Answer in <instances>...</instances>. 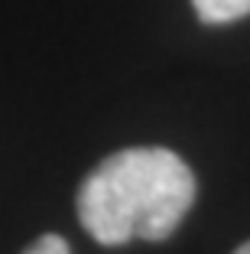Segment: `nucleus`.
Returning a JSON list of instances; mask_svg holds the SVG:
<instances>
[{"label": "nucleus", "instance_id": "obj_1", "mask_svg": "<svg viewBox=\"0 0 250 254\" xmlns=\"http://www.w3.org/2000/svg\"><path fill=\"white\" fill-rule=\"evenodd\" d=\"M195 202V176L166 147L110 153L78 189V222L98 245L166 241Z\"/></svg>", "mask_w": 250, "mask_h": 254}, {"label": "nucleus", "instance_id": "obj_2", "mask_svg": "<svg viewBox=\"0 0 250 254\" xmlns=\"http://www.w3.org/2000/svg\"><path fill=\"white\" fill-rule=\"evenodd\" d=\"M195 13L205 23L218 26V23H234L250 13V0H192Z\"/></svg>", "mask_w": 250, "mask_h": 254}, {"label": "nucleus", "instance_id": "obj_3", "mask_svg": "<svg viewBox=\"0 0 250 254\" xmlns=\"http://www.w3.org/2000/svg\"><path fill=\"white\" fill-rule=\"evenodd\" d=\"M23 254H72V248H68V241L62 235H43V238H36Z\"/></svg>", "mask_w": 250, "mask_h": 254}, {"label": "nucleus", "instance_id": "obj_4", "mask_svg": "<svg viewBox=\"0 0 250 254\" xmlns=\"http://www.w3.org/2000/svg\"><path fill=\"white\" fill-rule=\"evenodd\" d=\"M234 254H250V241H247V245H241V248H237Z\"/></svg>", "mask_w": 250, "mask_h": 254}]
</instances>
